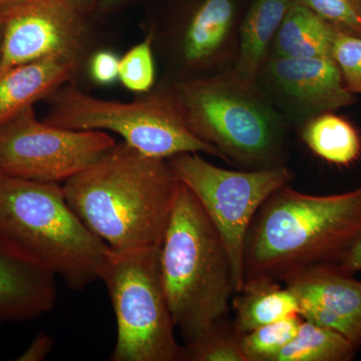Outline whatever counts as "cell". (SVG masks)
Wrapping results in <instances>:
<instances>
[{
	"instance_id": "obj_1",
	"label": "cell",
	"mask_w": 361,
	"mask_h": 361,
	"mask_svg": "<svg viewBox=\"0 0 361 361\" xmlns=\"http://www.w3.org/2000/svg\"><path fill=\"white\" fill-rule=\"evenodd\" d=\"M180 182L165 159L116 142L65 182L66 201L111 250L161 246Z\"/></svg>"
},
{
	"instance_id": "obj_2",
	"label": "cell",
	"mask_w": 361,
	"mask_h": 361,
	"mask_svg": "<svg viewBox=\"0 0 361 361\" xmlns=\"http://www.w3.org/2000/svg\"><path fill=\"white\" fill-rule=\"evenodd\" d=\"M361 235V187L311 195L289 185L261 207L247 234L244 278L281 281L294 271L336 263Z\"/></svg>"
},
{
	"instance_id": "obj_3",
	"label": "cell",
	"mask_w": 361,
	"mask_h": 361,
	"mask_svg": "<svg viewBox=\"0 0 361 361\" xmlns=\"http://www.w3.org/2000/svg\"><path fill=\"white\" fill-rule=\"evenodd\" d=\"M0 239L77 291L101 280L111 252L71 208L59 183L4 175Z\"/></svg>"
},
{
	"instance_id": "obj_4",
	"label": "cell",
	"mask_w": 361,
	"mask_h": 361,
	"mask_svg": "<svg viewBox=\"0 0 361 361\" xmlns=\"http://www.w3.org/2000/svg\"><path fill=\"white\" fill-rule=\"evenodd\" d=\"M164 288L185 341L227 316L235 294L231 263L200 202L180 183L160 247Z\"/></svg>"
},
{
	"instance_id": "obj_5",
	"label": "cell",
	"mask_w": 361,
	"mask_h": 361,
	"mask_svg": "<svg viewBox=\"0 0 361 361\" xmlns=\"http://www.w3.org/2000/svg\"><path fill=\"white\" fill-rule=\"evenodd\" d=\"M45 122L75 130H103L118 134L123 142L144 155L168 159L183 153L221 157L190 129L173 87L149 90L129 103L92 97L71 84L49 97Z\"/></svg>"
},
{
	"instance_id": "obj_6",
	"label": "cell",
	"mask_w": 361,
	"mask_h": 361,
	"mask_svg": "<svg viewBox=\"0 0 361 361\" xmlns=\"http://www.w3.org/2000/svg\"><path fill=\"white\" fill-rule=\"evenodd\" d=\"M190 129L222 159L253 169L281 165L282 128L269 106L230 77L172 85Z\"/></svg>"
},
{
	"instance_id": "obj_7",
	"label": "cell",
	"mask_w": 361,
	"mask_h": 361,
	"mask_svg": "<svg viewBox=\"0 0 361 361\" xmlns=\"http://www.w3.org/2000/svg\"><path fill=\"white\" fill-rule=\"evenodd\" d=\"M160 247L109 254L101 280L116 320L111 361H180L182 345L161 279Z\"/></svg>"
},
{
	"instance_id": "obj_8",
	"label": "cell",
	"mask_w": 361,
	"mask_h": 361,
	"mask_svg": "<svg viewBox=\"0 0 361 361\" xmlns=\"http://www.w3.org/2000/svg\"><path fill=\"white\" fill-rule=\"evenodd\" d=\"M173 172L200 202L212 221L231 263L235 293L244 281V251L249 228L266 200L289 185L292 172L283 165L232 171L209 163L200 153L168 159Z\"/></svg>"
},
{
	"instance_id": "obj_9",
	"label": "cell",
	"mask_w": 361,
	"mask_h": 361,
	"mask_svg": "<svg viewBox=\"0 0 361 361\" xmlns=\"http://www.w3.org/2000/svg\"><path fill=\"white\" fill-rule=\"evenodd\" d=\"M116 144L103 130H75L37 120L33 106L0 127V175L66 182Z\"/></svg>"
},
{
	"instance_id": "obj_10",
	"label": "cell",
	"mask_w": 361,
	"mask_h": 361,
	"mask_svg": "<svg viewBox=\"0 0 361 361\" xmlns=\"http://www.w3.org/2000/svg\"><path fill=\"white\" fill-rule=\"evenodd\" d=\"M0 71L52 56L82 59L85 30L68 0H18L0 11Z\"/></svg>"
},
{
	"instance_id": "obj_11",
	"label": "cell",
	"mask_w": 361,
	"mask_h": 361,
	"mask_svg": "<svg viewBox=\"0 0 361 361\" xmlns=\"http://www.w3.org/2000/svg\"><path fill=\"white\" fill-rule=\"evenodd\" d=\"M334 263L294 271L281 280L295 294L299 316L336 330L361 348V282Z\"/></svg>"
},
{
	"instance_id": "obj_12",
	"label": "cell",
	"mask_w": 361,
	"mask_h": 361,
	"mask_svg": "<svg viewBox=\"0 0 361 361\" xmlns=\"http://www.w3.org/2000/svg\"><path fill=\"white\" fill-rule=\"evenodd\" d=\"M267 68L278 89L313 116L355 103V94L346 87L331 56L290 59L273 56Z\"/></svg>"
},
{
	"instance_id": "obj_13",
	"label": "cell",
	"mask_w": 361,
	"mask_h": 361,
	"mask_svg": "<svg viewBox=\"0 0 361 361\" xmlns=\"http://www.w3.org/2000/svg\"><path fill=\"white\" fill-rule=\"evenodd\" d=\"M56 300V277L0 239V323L35 319Z\"/></svg>"
},
{
	"instance_id": "obj_14",
	"label": "cell",
	"mask_w": 361,
	"mask_h": 361,
	"mask_svg": "<svg viewBox=\"0 0 361 361\" xmlns=\"http://www.w3.org/2000/svg\"><path fill=\"white\" fill-rule=\"evenodd\" d=\"M80 63L52 56L0 71V127L71 82Z\"/></svg>"
},
{
	"instance_id": "obj_15",
	"label": "cell",
	"mask_w": 361,
	"mask_h": 361,
	"mask_svg": "<svg viewBox=\"0 0 361 361\" xmlns=\"http://www.w3.org/2000/svg\"><path fill=\"white\" fill-rule=\"evenodd\" d=\"M294 0H253L240 30L239 56L231 77L255 90L256 78L270 45Z\"/></svg>"
},
{
	"instance_id": "obj_16",
	"label": "cell",
	"mask_w": 361,
	"mask_h": 361,
	"mask_svg": "<svg viewBox=\"0 0 361 361\" xmlns=\"http://www.w3.org/2000/svg\"><path fill=\"white\" fill-rule=\"evenodd\" d=\"M233 299L235 326L241 334L269 323L299 316L295 294L280 281L271 278L252 277L244 281Z\"/></svg>"
},
{
	"instance_id": "obj_17",
	"label": "cell",
	"mask_w": 361,
	"mask_h": 361,
	"mask_svg": "<svg viewBox=\"0 0 361 361\" xmlns=\"http://www.w3.org/2000/svg\"><path fill=\"white\" fill-rule=\"evenodd\" d=\"M337 30L308 7L294 0L274 39V56L310 59L331 56Z\"/></svg>"
},
{
	"instance_id": "obj_18",
	"label": "cell",
	"mask_w": 361,
	"mask_h": 361,
	"mask_svg": "<svg viewBox=\"0 0 361 361\" xmlns=\"http://www.w3.org/2000/svg\"><path fill=\"white\" fill-rule=\"evenodd\" d=\"M235 0H205L185 32L183 56L190 65H201L222 49L234 23Z\"/></svg>"
},
{
	"instance_id": "obj_19",
	"label": "cell",
	"mask_w": 361,
	"mask_h": 361,
	"mask_svg": "<svg viewBox=\"0 0 361 361\" xmlns=\"http://www.w3.org/2000/svg\"><path fill=\"white\" fill-rule=\"evenodd\" d=\"M301 137L314 155L332 165L348 167L360 159V133L334 111L313 116L304 125Z\"/></svg>"
},
{
	"instance_id": "obj_20",
	"label": "cell",
	"mask_w": 361,
	"mask_h": 361,
	"mask_svg": "<svg viewBox=\"0 0 361 361\" xmlns=\"http://www.w3.org/2000/svg\"><path fill=\"white\" fill-rule=\"evenodd\" d=\"M357 348L336 330L302 319L293 339L275 361H349Z\"/></svg>"
},
{
	"instance_id": "obj_21",
	"label": "cell",
	"mask_w": 361,
	"mask_h": 361,
	"mask_svg": "<svg viewBox=\"0 0 361 361\" xmlns=\"http://www.w3.org/2000/svg\"><path fill=\"white\" fill-rule=\"evenodd\" d=\"M227 316L216 320L182 345L180 361H246L242 334Z\"/></svg>"
},
{
	"instance_id": "obj_22",
	"label": "cell",
	"mask_w": 361,
	"mask_h": 361,
	"mask_svg": "<svg viewBox=\"0 0 361 361\" xmlns=\"http://www.w3.org/2000/svg\"><path fill=\"white\" fill-rule=\"evenodd\" d=\"M301 322L300 316H294L242 334V349L246 361H275L295 336Z\"/></svg>"
},
{
	"instance_id": "obj_23",
	"label": "cell",
	"mask_w": 361,
	"mask_h": 361,
	"mask_svg": "<svg viewBox=\"0 0 361 361\" xmlns=\"http://www.w3.org/2000/svg\"><path fill=\"white\" fill-rule=\"evenodd\" d=\"M155 32L152 30L139 44L120 59L118 80L123 87L135 94H146L153 89L156 80L153 44Z\"/></svg>"
},
{
	"instance_id": "obj_24",
	"label": "cell",
	"mask_w": 361,
	"mask_h": 361,
	"mask_svg": "<svg viewBox=\"0 0 361 361\" xmlns=\"http://www.w3.org/2000/svg\"><path fill=\"white\" fill-rule=\"evenodd\" d=\"M332 27L361 37V0H297Z\"/></svg>"
},
{
	"instance_id": "obj_25",
	"label": "cell",
	"mask_w": 361,
	"mask_h": 361,
	"mask_svg": "<svg viewBox=\"0 0 361 361\" xmlns=\"http://www.w3.org/2000/svg\"><path fill=\"white\" fill-rule=\"evenodd\" d=\"M331 56L346 87L353 94H361V37L337 30Z\"/></svg>"
},
{
	"instance_id": "obj_26",
	"label": "cell",
	"mask_w": 361,
	"mask_h": 361,
	"mask_svg": "<svg viewBox=\"0 0 361 361\" xmlns=\"http://www.w3.org/2000/svg\"><path fill=\"white\" fill-rule=\"evenodd\" d=\"M90 75L97 84L111 85L118 80L120 59L110 51L97 52L90 61Z\"/></svg>"
},
{
	"instance_id": "obj_27",
	"label": "cell",
	"mask_w": 361,
	"mask_h": 361,
	"mask_svg": "<svg viewBox=\"0 0 361 361\" xmlns=\"http://www.w3.org/2000/svg\"><path fill=\"white\" fill-rule=\"evenodd\" d=\"M54 341L49 334L42 331L35 336L30 345L21 353L16 361H42L45 360L54 348Z\"/></svg>"
},
{
	"instance_id": "obj_28",
	"label": "cell",
	"mask_w": 361,
	"mask_h": 361,
	"mask_svg": "<svg viewBox=\"0 0 361 361\" xmlns=\"http://www.w3.org/2000/svg\"><path fill=\"white\" fill-rule=\"evenodd\" d=\"M334 265L342 272L353 275L361 271V235Z\"/></svg>"
},
{
	"instance_id": "obj_29",
	"label": "cell",
	"mask_w": 361,
	"mask_h": 361,
	"mask_svg": "<svg viewBox=\"0 0 361 361\" xmlns=\"http://www.w3.org/2000/svg\"><path fill=\"white\" fill-rule=\"evenodd\" d=\"M125 0H101L99 8L103 11H111L114 7L120 6Z\"/></svg>"
},
{
	"instance_id": "obj_30",
	"label": "cell",
	"mask_w": 361,
	"mask_h": 361,
	"mask_svg": "<svg viewBox=\"0 0 361 361\" xmlns=\"http://www.w3.org/2000/svg\"><path fill=\"white\" fill-rule=\"evenodd\" d=\"M68 2L78 9V11H82L84 7H87L92 0H68Z\"/></svg>"
},
{
	"instance_id": "obj_31",
	"label": "cell",
	"mask_w": 361,
	"mask_h": 361,
	"mask_svg": "<svg viewBox=\"0 0 361 361\" xmlns=\"http://www.w3.org/2000/svg\"><path fill=\"white\" fill-rule=\"evenodd\" d=\"M16 1H18V0H0V11L4 9V7L11 6V4H14Z\"/></svg>"
},
{
	"instance_id": "obj_32",
	"label": "cell",
	"mask_w": 361,
	"mask_h": 361,
	"mask_svg": "<svg viewBox=\"0 0 361 361\" xmlns=\"http://www.w3.org/2000/svg\"><path fill=\"white\" fill-rule=\"evenodd\" d=\"M1 47H2V35L0 30V61H1Z\"/></svg>"
}]
</instances>
